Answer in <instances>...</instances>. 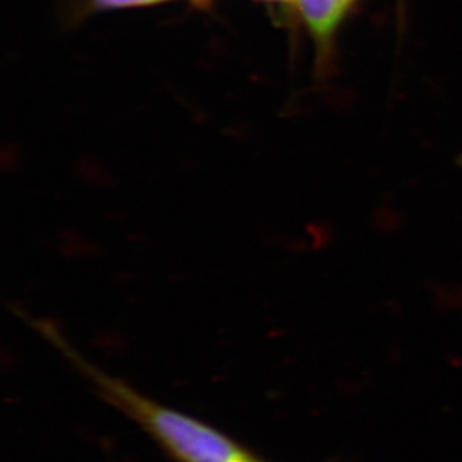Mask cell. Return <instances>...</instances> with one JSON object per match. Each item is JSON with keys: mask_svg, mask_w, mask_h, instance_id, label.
Segmentation results:
<instances>
[{"mask_svg": "<svg viewBox=\"0 0 462 462\" xmlns=\"http://www.w3.org/2000/svg\"><path fill=\"white\" fill-rule=\"evenodd\" d=\"M157 2H162V0H95V6L99 9H118L157 4Z\"/></svg>", "mask_w": 462, "mask_h": 462, "instance_id": "cell-3", "label": "cell"}, {"mask_svg": "<svg viewBox=\"0 0 462 462\" xmlns=\"http://www.w3.org/2000/svg\"><path fill=\"white\" fill-rule=\"evenodd\" d=\"M298 8L310 31L325 41L336 32L355 0H297Z\"/></svg>", "mask_w": 462, "mask_h": 462, "instance_id": "cell-2", "label": "cell"}, {"mask_svg": "<svg viewBox=\"0 0 462 462\" xmlns=\"http://www.w3.org/2000/svg\"><path fill=\"white\" fill-rule=\"evenodd\" d=\"M102 391L123 411L153 434L181 462H254L227 437L186 416L161 406L117 380L95 373Z\"/></svg>", "mask_w": 462, "mask_h": 462, "instance_id": "cell-1", "label": "cell"}]
</instances>
